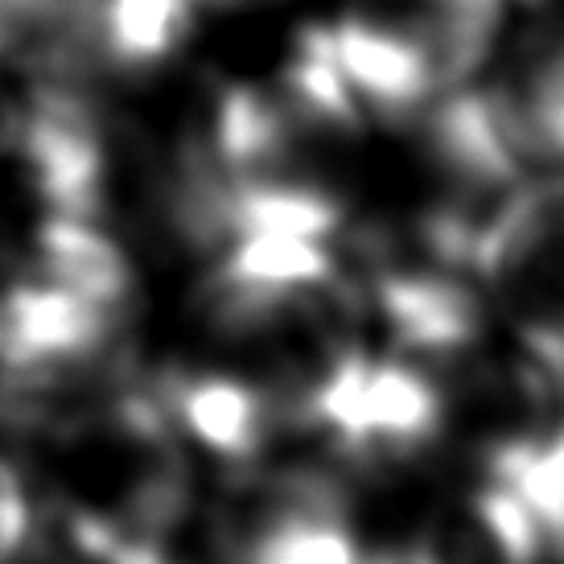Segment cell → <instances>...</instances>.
<instances>
[{"mask_svg": "<svg viewBox=\"0 0 564 564\" xmlns=\"http://www.w3.org/2000/svg\"><path fill=\"white\" fill-rule=\"evenodd\" d=\"M449 424L445 388L429 367L346 350L305 400L297 429H314L355 470H400L429 454Z\"/></svg>", "mask_w": 564, "mask_h": 564, "instance_id": "6da1fadb", "label": "cell"}, {"mask_svg": "<svg viewBox=\"0 0 564 564\" xmlns=\"http://www.w3.org/2000/svg\"><path fill=\"white\" fill-rule=\"evenodd\" d=\"M470 272L499 301L523 350L564 383V173L490 210Z\"/></svg>", "mask_w": 564, "mask_h": 564, "instance_id": "7a4b0ae2", "label": "cell"}, {"mask_svg": "<svg viewBox=\"0 0 564 564\" xmlns=\"http://www.w3.org/2000/svg\"><path fill=\"white\" fill-rule=\"evenodd\" d=\"M173 433H186L198 449L227 466H256L284 416L260 379H243L223 367H173L153 383Z\"/></svg>", "mask_w": 564, "mask_h": 564, "instance_id": "3957f363", "label": "cell"}, {"mask_svg": "<svg viewBox=\"0 0 564 564\" xmlns=\"http://www.w3.org/2000/svg\"><path fill=\"white\" fill-rule=\"evenodd\" d=\"M544 535L516 490L486 478L412 535L400 564H540Z\"/></svg>", "mask_w": 564, "mask_h": 564, "instance_id": "277c9868", "label": "cell"}, {"mask_svg": "<svg viewBox=\"0 0 564 564\" xmlns=\"http://www.w3.org/2000/svg\"><path fill=\"white\" fill-rule=\"evenodd\" d=\"M329 37L359 108L383 124H412L437 95H445L421 50L371 17L346 9L329 25Z\"/></svg>", "mask_w": 564, "mask_h": 564, "instance_id": "5b68a950", "label": "cell"}, {"mask_svg": "<svg viewBox=\"0 0 564 564\" xmlns=\"http://www.w3.org/2000/svg\"><path fill=\"white\" fill-rule=\"evenodd\" d=\"M350 9L412 42L441 91H454L490 58L507 0H350Z\"/></svg>", "mask_w": 564, "mask_h": 564, "instance_id": "8992f818", "label": "cell"}, {"mask_svg": "<svg viewBox=\"0 0 564 564\" xmlns=\"http://www.w3.org/2000/svg\"><path fill=\"white\" fill-rule=\"evenodd\" d=\"M33 276L58 284L75 297L99 305L111 317H132L137 272L124 248L91 219L50 210L33 231Z\"/></svg>", "mask_w": 564, "mask_h": 564, "instance_id": "52a82bcc", "label": "cell"}, {"mask_svg": "<svg viewBox=\"0 0 564 564\" xmlns=\"http://www.w3.org/2000/svg\"><path fill=\"white\" fill-rule=\"evenodd\" d=\"M490 95L523 165H564V30L532 33Z\"/></svg>", "mask_w": 564, "mask_h": 564, "instance_id": "ba28073f", "label": "cell"}, {"mask_svg": "<svg viewBox=\"0 0 564 564\" xmlns=\"http://www.w3.org/2000/svg\"><path fill=\"white\" fill-rule=\"evenodd\" d=\"M486 478L516 490L544 535V549L564 561V429H532L486 449Z\"/></svg>", "mask_w": 564, "mask_h": 564, "instance_id": "9c48e42d", "label": "cell"}, {"mask_svg": "<svg viewBox=\"0 0 564 564\" xmlns=\"http://www.w3.org/2000/svg\"><path fill=\"white\" fill-rule=\"evenodd\" d=\"M33 540V502L25 478L0 457V564H17Z\"/></svg>", "mask_w": 564, "mask_h": 564, "instance_id": "30bf717a", "label": "cell"}, {"mask_svg": "<svg viewBox=\"0 0 564 564\" xmlns=\"http://www.w3.org/2000/svg\"><path fill=\"white\" fill-rule=\"evenodd\" d=\"M58 0H0V58H25Z\"/></svg>", "mask_w": 564, "mask_h": 564, "instance_id": "8fae6325", "label": "cell"}, {"mask_svg": "<svg viewBox=\"0 0 564 564\" xmlns=\"http://www.w3.org/2000/svg\"><path fill=\"white\" fill-rule=\"evenodd\" d=\"M17 124H21V108L0 91V153H9L17 144Z\"/></svg>", "mask_w": 564, "mask_h": 564, "instance_id": "7c38bea8", "label": "cell"}, {"mask_svg": "<svg viewBox=\"0 0 564 564\" xmlns=\"http://www.w3.org/2000/svg\"><path fill=\"white\" fill-rule=\"evenodd\" d=\"M203 4H243V0H203Z\"/></svg>", "mask_w": 564, "mask_h": 564, "instance_id": "4fadbf2b", "label": "cell"}]
</instances>
